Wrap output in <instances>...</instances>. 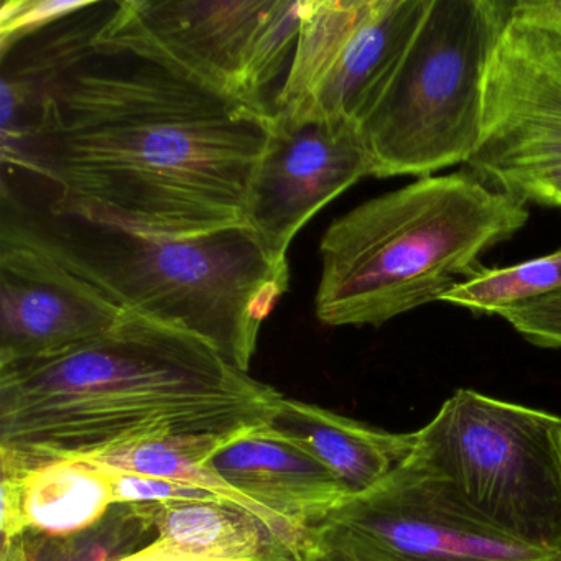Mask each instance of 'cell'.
<instances>
[{
  "mask_svg": "<svg viewBox=\"0 0 561 561\" xmlns=\"http://www.w3.org/2000/svg\"><path fill=\"white\" fill-rule=\"evenodd\" d=\"M94 34L42 84L4 163L139 231L196 238L248 225L274 111Z\"/></svg>",
  "mask_w": 561,
  "mask_h": 561,
  "instance_id": "obj_1",
  "label": "cell"
},
{
  "mask_svg": "<svg viewBox=\"0 0 561 561\" xmlns=\"http://www.w3.org/2000/svg\"><path fill=\"white\" fill-rule=\"evenodd\" d=\"M282 393L211 344L127 311L113 330L0 366V461L91 459L157 439L261 428Z\"/></svg>",
  "mask_w": 561,
  "mask_h": 561,
  "instance_id": "obj_2",
  "label": "cell"
},
{
  "mask_svg": "<svg viewBox=\"0 0 561 561\" xmlns=\"http://www.w3.org/2000/svg\"><path fill=\"white\" fill-rule=\"evenodd\" d=\"M0 222L124 310L211 344L245 373L262 324L290 285L288 259L248 225L176 238L127 228L57 196L27 208L5 188Z\"/></svg>",
  "mask_w": 561,
  "mask_h": 561,
  "instance_id": "obj_3",
  "label": "cell"
},
{
  "mask_svg": "<svg viewBox=\"0 0 561 561\" xmlns=\"http://www.w3.org/2000/svg\"><path fill=\"white\" fill-rule=\"evenodd\" d=\"M528 218L527 203L466 169L367 199L321 238L314 313L328 327L379 328L435 304Z\"/></svg>",
  "mask_w": 561,
  "mask_h": 561,
  "instance_id": "obj_4",
  "label": "cell"
},
{
  "mask_svg": "<svg viewBox=\"0 0 561 561\" xmlns=\"http://www.w3.org/2000/svg\"><path fill=\"white\" fill-rule=\"evenodd\" d=\"M399 471L472 527L561 558V415L456 390Z\"/></svg>",
  "mask_w": 561,
  "mask_h": 561,
  "instance_id": "obj_5",
  "label": "cell"
},
{
  "mask_svg": "<svg viewBox=\"0 0 561 561\" xmlns=\"http://www.w3.org/2000/svg\"><path fill=\"white\" fill-rule=\"evenodd\" d=\"M512 2L432 0L399 70L360 126L373 176L468 163L482 130L485 68Z\"/></svg>",
  "mask_w": 561,
  "mask_h": 561,
  "instance_id": "obj_6",
  "label": "cell"
},
{
  "mask_svg": "<svg viewBox=\"0 0 561 561\" xmlns=\"http://www.w3.org/2000/svg\"><path fill=\"white\" fill-rule=\"evenodd\" d=\"M466 170L527 205L561 208V0L512 2L485 68L481 140Z\"/></svg>",
  "mask_w": 561,
  "mask_h": 561,
  "instance_id": "obj_7",
  "label": "cell"
},
{
  "mask_svg": "<svg viewBox=\"0 0 561 561\" xmlns=\"http://www.w3.org/2000/svg\"><path fill=\"white\" fill-rule=\"evenodd\" d=\"M304 2L124 0L94 38L152 55L205 87L252 106L290 67Z\"/></svg>",
  "mask_w": 561,
  "mask_h": 561,
  "instance_id": "obj_8",
  "label": "cell"
},
{
  "mask_svg": "<svg viewBox=\"0 0 561 561\" xmlns=\"http://www.w3.org/2000/svg\"><path fill=\"white\" fill-rule=\"evenodd\" d=\"M432 0H305L274 101L287 119L363 126L399 70Z\"/></svg>",
  "mask_w": 561,
  "mask_h": 561,
  "instance_id": "obj_9",
  "label": "cell"
},
{
  "mask_svg": "<svg viewBox=\"0 0 561 561\" xmlns=\"http://www.w3.org/2000/svg\"><path fill=\"white\" fill-rule=\"evenodd\" d=\"M366 176H373V167L359 127L274 113L252 185L248 226L287 257L300 229Z\"/></svg>",
  "mask_w": 561,
  "mask_h": 561,
  "instance_id": "obj_10",
  "label": "cell"
},
{
  "mask_svg": "<svg viewBox=\"0 0 561 561\" xmlns=\"http://www.w3.org/2000/svg\"><path fill=\"white\" fill-rule=\"evenodd\" d=\"M126 313L0 222V366L73 350L113 330Z\"/></svg>",
  "mask_w": 561,
  "mask_h": 561,
  "instance_id": "obj_11",
  "label": "cell"
},
{
  "mask_svg": "<svg viewBox=\"0 0 561 561\" xmlns=\"http://www.w3.org/2000/svg\"><path fill=\"white\" fill-rule=\"evenodd\" d=\"M324 524L380 561H561L472 527L430 501L399 469L347 499Z\"/></svg>",
  "mask_w": 561,
  "mask_h": 561,
  "instance_id": "obj_12",
  "label": "cell"
},
{
  "mask_svg": "<svg viewBox=\"0 0 561 561\" xmlns=\"http://www.w3.org/2000/svg\"><path fill=\"white\" fill-rule=\"evenodd\" d=\"M206 465L232 489L301 530L320 527L351 499L330 469L262 428L225 439Z\"/></svg>",
  "mask_w": 561,
  "mask_h": 561,
  "instance_id": "obj_13",
  "label": "cell"
},
{
  "mask_svg": "<svg viewBox=\"0 0 561 561\" xmlns=\"http://www.w3.org/2000/svg\"><path fill=\"white\" fill-rule=\"evenodd\" d=\"M2 465V540L24 531L70 537L93 527L114 505L111 474L83 459Z\"/></svg>",
  "mask_w": 561,
  "mask_h": 561,
  "instance_id": "obj_14",
  "label": "cell"
},
{
  "mask_svg": "<svg viewBox=\"0 0 561 561\" xmlns=\"http://www.w3.org/2000/svg\"><path fill=\"white\" fill-rule=\"evenodd\" d=\"M261 428L320 461L343 482L351 497L386 481L415 448V432H387L285 396Z\"/></svg>",
  "mask_w": 561,
  "mask_h": 561,
  "instance_id": "obj_15",
  "label": "cell"
},
{
  "mask_svg": "<svg viewBox=\"0 0 561 561\" xmlns=\"http://www.w3.org/2000/svg\"><path fill=\"white\" fill-rule=\"evenodd\" d=\"M153 524V540L119 561H305L254 515L225 502H159Z\"/></svg>",
  "mask_w": 561,
  "mask_h": 561,
  "instance_id": "obj_16",
  "label": "cell"
},
{
  "mask_svg": "<svg viewBox=\"0 0 561 561\" xmlns=\"http://www.w3.org/2000/svg\"><path fill=\"white\" fill-rule=\"evenodd\" d=\"M153 537V504H114L98 524L70 537L24 531L2 540L0 561H119Z\"/></svg>",
  "mask_w": 561,
  "mask_h": 561,
  "instance_id": "obj_17",
  "label": "cell"
},
{
  "mask_svg": "<svg viewBox=\"0 0 561 561\" xmlns=\"http://www.w3.org/2000/svg\"><path fill=\"white\" fill-rule=\"evenodd\" d=\"M561 290V249L507 268H485L443 295L442 304L474 314H497L507 308Z\"/></svg>",
  "mask_w": 561,
  "mask_h": 561,
  "instance_id": "obj_18",
  "label": "cell"
},
{
  "mask_svg": "<svg viewBox=\"0 0 561 561\" xmlns=\"http://www.w3.org/2000/svg\"><path fill=\"white\" fill-rule=\"evenodd\" d=\"M107 471V469H104ZM113 484L114 504H159L179 501H219L216 495L182 482L136 474V472L107 471ZM226 504V502H225Z\"/></svg>",
  "mask_w": 561,
  "mask_h": 561,
  "instance_id": "obj_19",
  "label": "cell"
},
{
  "mask_svg": "<svg viewBox=\"0 0 561 561\" xmlns=\"http://www.w3.org/2000/svg\"><path fill=\"white\" fill-rule=\"evenodd\" d=\"M495 317L507 321L520 336L535 346L550 350L561 347V290L499 311Z\"/></svg>",
  "mask_w": 561,
  "mask_h": 561,
  "instance_id": "obj_20",
  "label": "cell"
},
{
  "mask_svg": "<svg viewBox=\"0 0 561 561\" xmlns=\"http://www.w3.org/2000/svg\"><path fill=\"white\" fill-rule=\"evenodd\" d=\"M305 561H380L337 528L323 524L314 528L313 545Z\"/></svg>",
  "mask_w": 561,
  "mask_h": 561,
  "instance_id": "obj_21",
  "label": "cell"
}]
</instances>
